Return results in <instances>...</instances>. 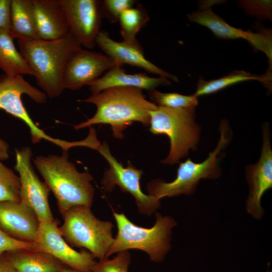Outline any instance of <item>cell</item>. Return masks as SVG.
I'll return each instance as SVG.
<instances>
[{
    "label": "cell",
    "mask_w": 272,
    "mask_h": 272,
    "mask_svg": "<svg viewBox=\"0 0 272 272\" xmlns=\"http://www.w3.org/2000/svg\"><path fill=\"white\" fill-rule=\"evenodd\" d=\"M155 216L154 226L146 228L132 223L124 214L114 212L118 232L107 257L114 253L137 249L145 251L153 261H162L170 249L172 229L176 223L172 217H163L158 212Z\"/></svg>",
    "instance_id": "obj_4"
},
{
    "label": "cell",
    "mask_w": 272,
    "mask_h": 272,
    "mask_svg": "<svg viewBox=\"0 0 272 272\" xmlns=\"http://www.w3.org/2000/svg\"><path fill=\"white\" fill-rule=\"evenodd\" d=\"M78 101L93 104L97 109L91 118L74 125L75 129L109 124L118 139L123 138V131L134 122L149 126L150 113L157 107L146 99L142 90L132 87L108 88Z\"/></svg>",
    "instance_id": "obj_1"
},
{
    "label": "cell",
    "mask_w": 272,
    "mask_h": 272,
    "mask_svg": "<svg viewBox=\"0 0 272 272\" xmlns=\"http://www.w3.org/2000/svg\"><path fill=\"white\" fill-rule=\"evenodd\" d=\"M9 30H0V68L10 76L34 74L25 58L17 49Z\"/></svg>",
    "instance_id": "obj_23"
},
{
    "label": "cell",
    "mask_w": 272,
    "mask_h": 272,
    "mask_svg": "<svg viewBox=\"0 0 272 272\" xmlns=\"http://www.w3.org/2000/svg\"><path fill=\"white\" fill-rule=\"evenodd\" d=\"M189 20L209 28L218 38L224 39H243L252 46L258 39L257 32L244 31L229 25L209 7L187 15Z\"/></svg>",
    "instance_id": "obj_19"
},
{
    "label": "cell",
    "mask_w": 272,
    "mask_h": 272,
    "mask_svg": "<svg viewBox=\"0 0 272 272\" xmlns=\"http://www.w3.org/2000/svg\"><path fill=\"white\" fill-rule=\"evenodd\" d=\"M220 138L215 149L208 157L200 163L193 162L190 158L179 164L176 178L172 181L166 182L161 179L152 180L147 185L149 195L158 199L164 197H172L181 194H192L200 180L215 179L220 174L219 162L221 153L229 143L231 137L228 124L221 123Z\"/></svg>",
    "instance_id": "obj_6"
},
{
    "label": "cell",
    "mask_w": 272,
    "mask_h": 272,
    "mask_svg": "<svg viewBox=\"0 0 272 272\" xmlns=\"http://www.w3.org/2000/svg\"><path fill=\"white\" fill-rule=\"evenodd\" d=\"M63 223L59 230L71 245L88 250L99 260L107 258V254L114 241L113 224L97 218L90 207H73L62 215Z\"/></svg>",
    "instance_id": "obj_7"
},
{
    "label": "cell",
    "mask_w": 272,
    "mask_h": 272,
    "mask_svg": "<svg viewBox=\"0 0 272 272\" xmlns=\"http://www.w3.org/2000/svg\"><path fill=\"white\" fill-rule=\"evenodd\" d=\"M32 152L25 147L16 150L15 170L20 181V201L35 212L40 222L55 220L48 202L50 190L35 173L31 163Z\"/></svg>",
    "instance_id": "obj_9"
},
{
    "label": "cell",
    "mask_w": 272,
    "mask_h": 272,
    "mask_svg": "<svg viewBox=\"0 0 272 272\" xmlns=\"http://www.w3.org/2000/svg\"><path fill=\"white\" fill-rule=\"evenodd\" d=\"M8 144L0 138V161L6 160L9 157Z\"/></svg>",
    "instance_id": "obj_33"
},
{
    "label": "cell",
    "mask_w": 272,
    "mask_h": 272,
    "mask_svg": "<svg viewBox=\"0 0 272 272\" xmlns=\"http://www.w3.org/2000/svg\"><path fill=\"white\" fill-rule=\"evenodd\" d=\"M22 249L35 250V243L14 238L0 228V254Z\"/></svg>",
    "instance_id": "obj_30"
},
{
    "label": "cell",
    "mask_w": 272,
    "mask_h": 272,
    "mask_svg": "<svg viewBox=\"0 0 272 272\" xmlns=\"http://www.w3.org/2000/svg\"><path fill=\"white\" fill-rule=\"evenodd\" d=\"M64 12L69 32L81 47L93 49L100 32L103 18L101 1L59 0Z\"/></svg>",
    "instance_id": "obj_11"
},
{
    "label": "cell",
    "mask_w": 272,
    "mask_h": 272,
    "mask_svg": "<svg viewBox=\"0 0 272 272\" xmlns=\"http://www.w3.org/2000/svg\"><path fill=\"white\" fill-rule=\"evenodd\" d=\"M170 84L166 78L152 77L143 73L127 74L122 66L115 65L88 86L92 94H96L112 87H132L150 91L159 86Z\"/></svg>",
    "instance_id": "obj_17"
},
{
    "label": "cell",
    "mask_w": 272,
    "mask_h": 272,
    "mask_svg": "<svg viewBox=\"0 0 272 272\" xmlns=\"http://www.w3.org/2000/svg\"><path fill=\"white\" fill-rule=\"evenodd\" d=\"M13 39H39L32 0H11L9 29Z\"/></svg>",
    "instance_id": "obj_21"
},
{
    "label": "cell",
    "mask_w": 272,
    "mask_h": 272,
    "mask_svg": "<svg viewBox=\"0 0 272 272\" xmlns=\"http://www.w3.org/2000/svg\"><path fill=\"white\" fill-rule=\"evenodd\" d=\"M152 102L158 106L172 109H195L197 97L178 93H163L156 89L149 91Z\"/></svg>",
    "instance_id": "obj_25"
},
{
    "label": "cell",
    "mask_w": 272,
    "mask_h": 272,
    "mask_svg": "<svg viewBox=\"0 0 272 272\" xmlns=\"http://www.w3.org/2000/svg\"><path fill=\"white\" fill-rule=\"evenodd\" d=\"M0 272H17L10 260L0 259Z\"/></svg>",
    "instance_id": "obj_32"
},
{
    "label": "cell",
    "mask_w": 272,
    "mask_h": 272,
    "mask_svg": "<svg viewBox=\"0 0 272 272\" xmlns=\"http://www.w3.org/2000/svg\"><path fill=\"white\" fill-rule=\"evenodd\" d=\"M137 4L134 0H104L101 1V12L103 18L110 23L118 22L122 13Z\"/></svg>",
    "instance_id": "obj_28"
},
{
    "label": "cell",
    "mask_w": 272,
    "mask_h": 272,
    "mask_svg": "<svg viewBox=\"0 0 272 272\" xmlns=\"http://www.w3.org/2000/svg\"><path fill=\"white\" fill-rule=\"evenodd\" d=\"M96 150L109 165L101 181L103 188L106 191H112L115 186L118 185L122 191L129 193L134 197L140 213L150 215L154 213L160 207V200L142 191L140 180L143 171L135 167L130 161L126 167H124L112 155L105 142L101 144Z\"/></svg>",
    "instance_id": "obj_8"
},
{
    "label": "cell",
    "mask_w": 272,
    "mask_h": 272,
    "mask_svg": "<svg viewBox=\"0 0 272 272\" xmlns=\"http://www.w3.org/2000/svg\"><path fill=\"white\" fill-rule=\"evenodd\" d=\"M9 253L8 259L17 272H60L65 266L51 255L39 250L22 249Z\"/></svg>",
    "instance_id": "obj_20"
},
{
    "label": "cell",
    "mask_w": 272,
    "mask_h": 272,
    "mask_svg": "<svg viewBox=\"0 0 272 272\" xmlns=\"http://www.w3.org/2000/svg\"><path fill=\"white\" fill-rule=\"evenodd\" d=\"M149 130L153 134H164L170 141L167 157L161 161L174 165L197 147L200 128L195 121V109H172L158 106L150 113Z\"/></svg>",
    "instance_id": "obj_5"
},
{
    "label": "cell",
    "mask_w": 272,
    "mask_h": 272,
    "mask_svg": "<svg viewBox=\"0 0 272 272\" xmlns=\"http://www.w3.org/2000/svg\"><path fill=\"white\" fill-rule=\"evenodd\" d=\"M20 52L31 68L37 84L47 96H59L64 90L63 77L72 54L82 47L69 32L53 40L17 39Z\"/></svg>",
    "instance_id": "obj_2"
},
{
    "label": "cell",
    "mask_w": 272,
    "mask_h": 272,
    "mask_svg": "<svg viewBox=\"0 0 272 272\" xmlns=\"http://www.w3.org/2000/svg\"><path fill=\"white\" fill-rule=\"evenodd\" d=\"M23 94L28 95L37 103H46L47 96L32 86L22 75H0V109L23 121L31 132L38 127L33 122L22 101Z\"/></svg>",
    "instance_id": "obj_13"
},
{
    "label": "cell",
    "mask_w": 272,
    "mask_h": 272,
    "mask_svg": "<svg viewBox=\"0 0 272 272\" xmlns=\"http://www.w3.org/2000/svg\"><path fill=\"white\" fill-rule=\"evenodd\" d=\"M60 272H85L78 270L73 268L65 266Z\"/></svg>",
    "instance_id": "obj_34"
},
{
    "label": "cell",
    "mask_w": 272,
    "mask_h": 272,
    "mask_svg": "<svg viewBox=\"0 0 272 272\" xmlns=\"http://www.w3.org/2000/svg\"><path fill=\"white\" fill-rule=\"evenodd\" d=\"M39 39L53 40L69 32L59 0H32Z\"/></svg>",
    "instance_id": "obj_18"
},
{
    "label": "cell",
    "mask_w": 272,
    "mask_h": 272,
    "mask_svg": "<svg viewBox=\"0 0 272 272\" xmlns=\"http://www.w3.org/2000/svg\"><path fill=\"white\" fill-rule=\"evenodd\" d=\"M33 161L55 196L61 215L74 207L91 208L95 190L91 184L93 177L88 171H78L69 160L67 153L38 156Z\"/></svg>",
    "instance_id": "obj_3"
},
{
    "label": "cell",
    "mask_w": 272,
    "mask_h": 272,
    "mask_svg": "<svg viewBox=\"0 0 272 272\" xmlns=\"http://www.w3.org/2000/svg\"><path fill=\"white\" fill-rule=\"evenodd\" d=\"M130 254L128 250L118 252L112 259L105 258L96 262L92 272H128Z\"/></svg>",
    "instance_id": "obj_27"
},
{
    "label": "cell",
    "mask_w": 272,
    "mask_h": 272,
    "mask_svg": "<svg viewBox=\"0 0 272 272\" xmlns=\"http://www.w3.org/2000/svg\"><path fill=\"white\" fill-rule=\"evenodd\" d=\"M262 146L260 158L255 164L246 168V176L249 192L246 201V209L254 218L259 219L263 215L261 206L264 193L272 187V150L268 123L262 127Z\"/></svg>",
    "instance_id": "obj_12"
},
{
    "label": "cell",
    "mask_w": 272,
    "mask_h": 272,
    "mask_svg": "<svg viewBox=\"0 0 272 272\" xmlns=\"http://www.w3.org/2000/svg\"><path fill=\"white\" fill-rule=\"evenodd\" d=\"M11 0H0V30H9L11 22Z\"/></svg>",
    "instance_id": "obj_31"
},
{
    "label": "cell",
    "mask_w": 272,
    "mask_h": 272,
    "mask_svg": "<svg viewBox=\"0 0 272 272\" xmlns=\"http://www.w3.org/2000/svg\"><path fill=\"white\" fill-rule=\"evenodd\" d=\"M238 4L247 15L262 20H271V1L244 0L240 1Z\"/></svg>",
    "instance_id": "obj_29"
},
{
    "label": "cell",
    "mask_w": 272,
    "mask_h": 272,
    "mask_svg": "<svg viewBox=\"0 0 272 272\" xmlns=\"http://www.w3.org/2000/svg\"><path fill=\"white\" fill-rule=\"evenodd\" d=\"M20 192L19 176L0 161V202L20 201Z\"/></svg>",
    "instance_id": "obj_26"
},
{
    "label": "cell",
    "mask_w": 272,
    "mask_h": 272,
    "mask_svg": "<svg viewBox=\"0 0 272 272\" xmlns=\"http://www.w3.org/2000/svg\"><path fill=\"white\" fill-rule=\"evenodd\" d=\"M147 11L140 4L123 11L120 15L118 22L120 33L123 41L136 42L137 35L149 20Z\"/></svg>",
    "instance_id": "obj_24"
},
{
    "label": "cell",
    "mask_w": 272,
    "mask_h": 272,
    "mask_svg": "<svg viewBox=\"0 0 272 272\" xmlns=\"http://www.w3.org/2000/svg\"><path fill=\"white\" fill-rule=\"evenodd\" d=\"M256 80L263 84L269 89L271 88V73L268 71L263 75H256L244 71H234L222 78L206 81L202 78L198 79L195 93L196 97L211 94L233 85L241 82Z\"/></svg>",
    "instance_id": "obj_22"
},
{
    "label": "cell",
    "mask_w": 272,
    "mask_h": 272,
    "mask_svg": "<svg viewBox=\"0 0 272 272\" xmlns=\"http://www.w3.org/2000/svg\"><path fill=\"white\" fill-rule=\"evenodd\" d=\"M34 242L35 250L47 253L64 265L78 270L92 272L96 263L95 257L89 251H78L67 244L55 220L40 222Z\"/></svg>",
    "instance_id": "obj_10"
},
{
    "label": "cell",
    "mask_w": 272,
    "mask_h": 272,
    "mask_svg": "<svg viewBox=\"0 0 272 272\" xmlns=\"http://www.w3.org/2000/svg\"><path fill=\"white\" fill-rule=\"evenodd\" d=\"M115 65L104 53L81 47L72 54L66 65L63 77V88L76 90L88 86Z\"/></svg>",
    "instance_id": "obj_14"
},
{
    "label": "cell",
    "mask_w": 272,
    "mask_h": 272,
    "mask_svg": "<svg viewBox=\"0 0 272 272\" xmlns=\"http://www.w3.org/2000/svg\"><path fill=\"white\" fill-rule=\"evenodd\" d=\"M96 45L108 56L116 65L127 64L142 69L146 71L178 82L174 75L166 72L148 60L139 42L116 41L110 38L105 31H100L96 40Z\"/></svg>",
    "instance_id": "obj_15"
},
{
    "label": "cell",
    "mask_w": 272,
    "mask_h": 272,
    "mask_svg": "<svg viewBox=\"0 0 272 272\" xmlns=\"http://www.w3.org/2000/svg\"><path fill=\"white\" fill-rule=\"evenodd\" d=\"M39 224L35 212L22 201L0 202V228L12 237L34 242Z\"/></svg>",
    "instance_id": "obj_16"
},
{
    "label": "cell",
    "mask_w": 272,
    "mask_h": 272,
    "mask_svg": "<svg viewBox=\"0 0 272 272\" xmlns=\"http://www.w3.org/2000/svg\"><path fill=\"white\" fill-rule=\"evenodd\" d=\"M267 272H269V271H267ZM271 272V271H270Z\"/></svg>",
    "instance_id": "obj_35"
}]
</instances>
